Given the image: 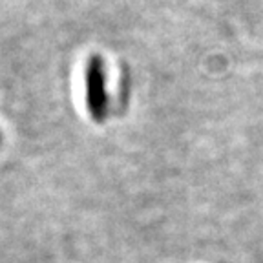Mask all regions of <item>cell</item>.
<instances>
[{"mask_svg": "<svg viewBox=\"0 0 263 263\" xmlns=\"http://www.w3.org/2000/svg\"><path fill=\"white\" fill-rule=\"evenodd\" d=\"M86 104L91 119L95 123H104L108 117V91H106V70L104 61L99 55H91L86 64Z\"/></svg>", "mask_w": 263, "mask_h": 263, "instance_id": "1", "label": "cell"}]
</instances>
